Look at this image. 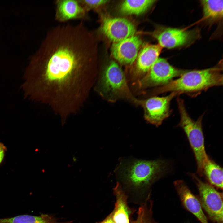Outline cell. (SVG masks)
<instances>
[{
	"mask_svg": "<svg viewBox=\"0 0 223 223\" xmlns=\"http://www.w3.org/2000/svg\"><path fill=\"white\" fill-rule=\"evenodd\" d=\"M72 221L59 222L54 216L44 214L38 216L23 215L11 218L0 219V223H72Z\"/></svg>",
	"mask_w": 223,
	"mask_h": 223,
	"instance_id": "obj_19",
	"label": "cell"
},
{
	"mask_svg": "<svg viewBox=\"0 0 223 223\" xmlns=\"http://www.w3.org/2000/svg\"><path fill=\"white\" fill-rule=\"evenodd\" d=\"M55 20L64 23L75 20L83 21L89 18L87 12L80 0H57L55 1Z\"/></svg>",
	"mask_w": 223,
	"mask_h": 223,
	"instance_id": "obj_12",
	"label": "cell"
},
{
	"mask_svg": "<svg viewBox=\"0 0 223 223\" xmlns=\"http://www.w3.org/2000/svg\"><path fill=\"white\" fill-rule=\"evenodd\" d=\"M96 223H115L113 219V212L103 221Z\"/></svg>",
	"mask_w": 223,
	"mask_h": 223,
	"instance_id": "obj_23",
	"label": "cell"
},
{
	"mask_svg": "<svg viewBox=\"0 0 223 223\" xmlns=\"http://www.w3.org/2000/svg\"><path fill=\"white\" fill-rule=\"evenodd\" d=\"M177 193L184 207L193 214L201 223H208L199 200L181 180L174 182Z\"/></svg>",
	"mask_w": 223,
	"mask_h": 223,
	"instance_id": "obj_13",
	"label": "cell"
},
{
	"mask_svg": "<svg viewBox=\"0 0 223 223\" xmlns=\"http://www.w3.org/2000/svg\"><path fill=\"white\" fill-rule=\"evenodd\" d=\"M145 215V211L144 208L142 206L140 207L138 211L137 219L132 223H143Z\"/></svg>",
	"mask_w": 223,
	"mask_h": 223,
	"instance_id": "obj_21",
	"label": "cell"
},
{
	"mask_svg": "<svg viewBox=\"0 0 223 223\" xmlns=\"http://www.w3.org/2000/svg\"><path fill=\"white\" fill-rule=\"evenodd\" d=\"M187 70L176 68L165 59L159 58L147 73L139 80V87L146 88L164 85Z\"/></svg>",
	"mask_w": 223,
	"mask_h": 223,
	"instance_id": "obj_7",
	"label": "cell"
},
{
	"mask_svg": "<svg viewBox=\"0 0 223 223\" xmlns=\"http://www.w3.org/2000/svg\"><path fill=\"white\" fill-rule=\"evenodd\" d=\"M143 223H151V221H149V220H146L145 218Z\"/></svg>",
	"mask_w": 223,
	"mask_h": 223,
	"instance_id": "obj_24",
	"label": "cell"
},
{
	"mask_svg": "<svg viewBox=\"0 0 223 223\" xmlns=\"http://www.w3.org/2000/svg\"><path fill=\"white\" fill-rule=\"evenodd\" d=\"M203 18L209 23L219 21L223 18L222 0H203L200 1Z\"/></svg>",
	"mask_w": 223,
	"mask_h": 223,
	"instance_id": "obj_17",
	"label": "cell"
},
{
	"mask_svg": "<svg viewBox=\"0 0 223 223\" xmlns=\"http://www.w3.org/2000/svg\"><path fill=\"white\" fill-rule=\"evenodd\" d=\"M162 49L158 44L147 45L142 49L137 57L135 72L137 78L147 73L159 58Z\"/></svg>",
	"mask_w": 223,
	"mask_h": 223,
	"instance_id": "obj_14",
	"label": "cell"
},
{
	"mask_svg": "<svg viewBox=\"0 0 223 223\" xmlns=\"http://www.w3.org/2000/svg\"><path fill=\"white\" fill-rule=\"evenodd\" d=\"M222 66L221 65L200 70H187L179 77L155 90L156 94L176 92L195 96L203 91L223 85Z\"/></svg>",
	"mask_w": 223,
	"mask_h": 223,
	"instance_id": "obj_2",
	"label": "cell"
},
{
	"mask_svg": "<svg viewBox=\"0 0 223 223\" xmlns=\"http://www.w3.org/2000/svg\"><path fill=\"white\" fill-rule=\"evenodd\" d=\"M195 32L183 29L160 27L152 35L162 48L172 49L186 45L196 37Z\"/></svg>",
	"mask_w": 223,
	"mask_h": 223,
	"instance_id": "obj_10",
	"label": "cell"
},
{
	"mask_svg": "<svg viewBox=\"0 0 223 223\" xmlns=\"http://www.w3.org/2000/svg\"><path fill=\"white\" fill-rule=\"evenodd\" d=\"M202 173L203 176H205L210 184L222 189V168L208 156L203 163Z\"/></svg>",
	"mask_w": 223,
	"mask_h": 223,
	"instance_id": "obj_16",
	"label": "cell"
},
{
	"mask_svg": "<svg viewBox=\"0 0 223 223\" xmlns=\"http://www.w3.org/2000/svg\"><path fill=\"white\" fill-rule=\"evenodd\" d=\"M178 95L177 92H172L165 96H155L145 100H138V104L143 108L144 117L147 121L158 126L170 115V102Z\"/></svg>",
	"mask_w": 223,
	"mask_h": 223,
	"instance_id": "obj_8",
	"label": "cell"
},
{
	"mask_svg": "<svg viewBox=\"0 0 223 223\" xmlns=\"http://www.w3.org/2000/svg\"><path fill=\"white\" fill-rule=\"evenodd\" d=\"M142 44L140 37L134 35L114 43L111 48L112 55L120 63L131 65L137 58Z\"/></svg>",
	"mask_w": 223,
	"mask_h": 223,
	"instance_id": "obj_11",
	"label": "cell"
},
{
	"mask_svg": "<svg viewBox=\"0 0 223 223\" xmlns=\"http://www.w3.org/2000/svg\"><path fill=\"white\" fill-rule=\"evenodd\" d=\"M7 151V148L3 143L0 142V165L2 162Z\"/></svg>",
	"mask_w": 223,
	"mask_h": 223,
	"instance_id": "obj_22",
	"label": "cell"
},
{
	"mask_svg": "<svg viewBox=\"0 0 223 223\" xmlns=\"http://www.w3.org/2000/svg\"><path fill=\"white\" fill-rule=\"evenodd\" d=\"M80 2L88 12L90 11H98L108 1L106 0H80Z\"/></svg>",
	"mask_w": 223,
	"mask_h": 223,
	"instance_id": "obj_20",
	"label": "cell"
},
{
	"mask_svg": "<svg viewBox=\"0 0 223 223\" xmlns=\"http://www.w3.org/2000/svg\"><path fill=\"white\" fill-rule=\"evenodd\" d=\"M155 2L154 0H125L120 5V11L124 15H140L146 11Z\"/></svg>",
	"mask_w": 223,
	"mask_h": 223,
	"instance_id": "obj_18",
	"label": "cell"
},
{
	"mask_svg": "<svg viewBox=\"0 0 223 223\" xmlns=\"http://www.w3.org/2000/svg\"><path fill=\"white\" fill-rule=\"evenodd\" d=\"M99 30L114 43L134 35V25L127 19L120 17H105L101 20Z\"/></svg>",
	"mask_w": 223,
	"mask_h": 223,
	"instance_id": "obj_9",
	"label": "cell"
},
{
	"mask_svg": "<svg viewBox=\"0 0 223 223\" xmlns=\"http://www.w3.org/2000/svg\"><path fill=\"white\" fill-rule=\"evenodd\" d=\"M197 186L201 206L214 223H223V195L209 183L203 181L195 174H190Z\"/></svg>",
	"mask_w": 223,
	"mask_h": 223,
	"instance_id": "obj_6",
	"label": "cell"
},
{
	"mask_svg": "<svg viewBox=\"0 0 223 223\" xmlns=\"http://www.w3.org/2000/svg\"><path fill=\"white\" fill-rule=\"evenodd\" d=\"M95 60L93 37L83 21L52 28L25 71L21 86L24 97L58 114L76 112L89 94Z\"/></svg>",
	"mask_w": 223,
	"mask_h": 223,
	"instance_id": "obj_1",
	"label": "cell"
},
{
	"mask_svg": "<svg viewBox=\"0 0 223 223\" xmlns=\"http://www.w3.org/2000/svg\"><path fill=\"white\" fill-rule=\"evenodd\" d=\"M116 197L113 219L115 223H130L129 216L130 211L127 204V197L120 183L117 182L114 189Z\"/></svg>",
	"mask_w": 223,
	"mask_h": 223,
	"instance_id": "obj_15",
	"label": "cell"
},
{
	"mask_svg": "<svg viewBox=\"0 0 223 223\" xmlns=\"http://www.w3.org/2000/svg\"><path fill=\"white\" fill-rule=\"evenodd\" d=\"M120 174L133 186L143 187L151 184L168 171V163L162 160L146 161L133 160L121 167Z\"/></svg>",
	"mask_w": 223,
	"mask_h": 223,
	"instance_id": "obj_3",
	"label": "cell"
},
{
	"mask_svg": "<svg viewBox=\"0 0 223 223\" xmlns=\"http://www.w3.org/2000/svg\"><path fill=\"white\" fill-rule=\"evenodd\" d=\"M177 100L180 116L178 126L183 129L187 138L196 160L197 172L202 177L203 163L208 157L205 150L202 127L203 115L194 120L188 114L183 100L177 98Z\"/></svg>",
	"mask_w": 223,
	"mask_h": 223,
	"instance_id": "obj_4",
	"label": "cell"
},
{
	"mask_svg": "<svg viewBox=\"0 0 223 223\" xmlns=\"http://www.w3.org/2000/svg\"><path fill=\"white\" fill-rule=\"evenodd\" d=\"M98 87L100 94L109 100L125 99L138 103V100L132 95L123 71L114 61L103 70Z\"/></svg>",
	"mask_w": 223,
	"mask_h": 223,
	"instance_id": "obj_5",
	"label": "cell"
}]
</instances>
